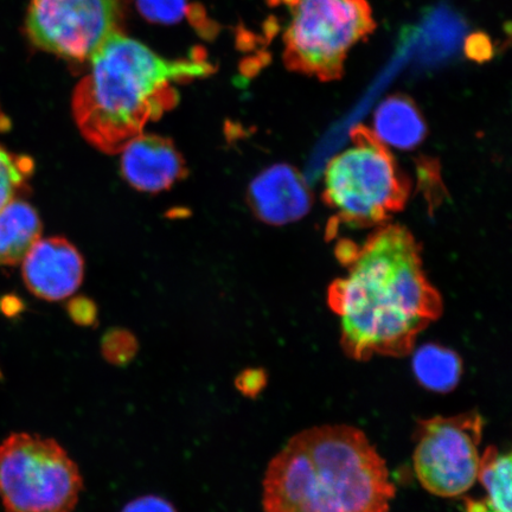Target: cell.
Wrapping results in <instances>:
<instances>
[{
    "instance_id": "17",
    "label": "cell",
    "mask_w": 512,
    "mask_h": 512,
    "mask_svg": "<svg viewBox=\"0 0 512 512\" xmlns=\"http://www.w3.org/2000/svg\"><path fill=\"white\" fill-rule=\"evenodd\" d=\"M138 341L132 332L123 329L108 331L102 338L101 352L113 366L124 367L138 354Z\"/></svg>"
},
{
    "instance_id": "16",
    "label": "cell",
    "mask_w": 512,
    "mask_h": 512,
    "mask_svg": "<svg viewBox=\"0 0 512 512\" xmlns=\"http://www.w3.org/2000/svg\"><path fill=\"white\" fill-rule=\"evenodd\" d=\"M35 164L28 156L16 155L0 145V209L27 191Z\"/></svg>"
},
{
    "instance_id": "6",
    "label": "cell",
    "mask_w": 512,
    "mask_h": 512,
    "mask_svg": "<svg viewBox=\"0 0 512 512\" xmlns=\"http://www.w3.org/2000/svg\"><path fill=\"white\" fill-rule=\"evenodd\" d=\"M82 490L78 464L55 439L21 432L0 444L5 512H74Z\"/></svg>"
},
{
    "instance_id": "2",
    "label": "cell",
    "mask_w": 512,
    "mask_h": 512,
    "mask_svg": "<svg viewBox=\"0 0 512 512\" xmlns=\"http://www.w3.org/2000/svg\"><path fill=\"white\" fill-rule=\"evenodd\" d=\"M265 512H388L387 464L362 431L319 426L294 435L267 466Z\"/></svg>"
},
{
    "instance_id": "7",
    "label": "cell",
    "mask_w": 512,
    "mask_h": 512,
    "mask_svg": "<svg viewBox=\"0 0 512 512\" xmlns=\"http://www.w3.org/2000/svg\"><path fill=\"white\" fill-rule=\"evenodd\" d=\"M483 430L484 419L477 412L418 422L414 471L430 494L453 498L472 488L478 478Z\"/></svg>"
},
{
    "instance_id": "11",
    "label": "cell",
    "mask_w": 512,
    "mask_h": 512,
    "mask_svg": "<svg viewBox=\"0 0 512 512\" xmlns=\"http://www.w3.org/2000/svg\"><path fill=\"white\" fill-rule=\"evenodd\" d=\"M248 203L260 220L280 226L302 219L311 207V196L298 172L279 164L249 185Z\"/></svg>"
},
{
    "instance_id": "15",
    "label": "cell",
    "mask_w": 512,
    "mask_h": 512,
    "mask_svg": "<svg viewBox=\"0 0 512 512\" xmlns=\"http://www.w3.org/2000/svg\"><path fill=\"white\" fill-rule=\"evenodd\" d=\"M412 364L416 380L433 392H451L462 379V358L457 352L439 344L422 345L415 351Z\"/></svg>"
},
{
    "instance_id": "9",
    "label": "cell",
    "mask_w": 512,
    "mask_h": 512,
    "mask_svg": "<svg viewBox=\"0 0 512 512\" xmlns=\"http://www.w3.org/2000/svg\"><path fill=\"white\" fill-rule=\"evenodd\" d=\"M22 264L25 286L48 302L72 296L79 290L85 273L82 255L63 238L38 240Z\"/></svg>"
},
{
    "instance_id": "18",
    "label": "cell",
    "mask_w": 512,
    "mask_h": 512,
    "mask_svg": "<svg viewBox=\"0 0 512 512\" xmlns=\"http://www.w3.org/2000/svg\"><path fill=\"white\" fill-rule=\"evenodd\" d=\"M140 12L153 22L175 23L187 12V0H137Z\"/></svg>"
},
{
    "instance_id": "10",
    "label": "cell",
    "mask_w": 512,
    "mask_h": 512,
    "mask_svg": "<svg viewBox=\"0 0 512 512\" xmlns=\"http://www.w3.org/2000/svg\"><path fill=\"white\" fill-rule=\"evenodd\" d=\"M121 152V174L139 191L168 190L188 175L181 152L169 138L142 133Z\"/></svg>"
},
{
    "instance_id": "19",
    "label": "cell",
    "mask_w": 512,
    "mask_h": 512,
    "mask_svg": "<svg viewBox=\"0 0 512 512\" xmlns=\"http://www.w3.org/2000/svg\"><path fill=\"white\" fill-rule=\"evenodd\" d=\"M236 389L247 398H256L267 386V374L264 369H246L236 377Z\"/></svg>"
},
{
    "instance_id": "12",
    "label": "cell",
    "mask_w": 512,
    "mask_h": 512,
    "mask_svg": "<svg viewBox=\"0 0 512 512\" xmlns=\"http://www.w3.org/2000/svg\"><path fill=\"white\" fill-rule=\"evenodd\" d=\"M373 132L383 144L400 150H412L426 137V123L414 102L393 95L381 102L374 115Z\"/></svg>"
},
{
    "instance_id": "13",
    "label": "cell",
    "mask_w": 512,
    "mask_h": 512,
    "mask_svg": "<svg viewBox=\"0 0 512 512\" xmlns=\"http://www.w3.org/2000/svg\"><path fill=\"white\" fill-rule=\"evenodd\" d=\"M42 221L30 203L16 200L0 209V266L21 264L40 240Z\"/></svg>"
},
{
    "instance_id": "14",
    "label": "cell",
    "mask_w": 512,
    "mask_h": 512,
    "mask_svg": "<svg viewBox=\"0 0 512 512\" xmlns=\"http://www.w3.org/2000/svg\"><path fill=\"white\" fill-rule=\"evenodd\" d=\"M511 454L495 446L480 458L478 479L486 491L483 499H466V512H511Z\"/></svg>"
},
{
    "instance_id": "1",
    "label": "cell",
    "mask_w": 512,
    "mask_h": 512,
    "mask_svg": "<svg viewBox=\"0 0 512 512\" xmlns=\"http://www.w3.org/2000/svg\"><path fill=\"white\" fill-rule=\"evenodd\" d=\"M348 273L329 290L341 319L344 354L355 361L412 354L416 337L443 313L428 283L420 248L407 229L384 227L361 248L339 246Z\"/></svg>"
},
{
    "instance_id": "21",
    "label": "cell",
    "mask_w": 512,
    "mask_h": 512,
    "mask_svg": "<svg viewBox=\"0 0 512 512\" xmlns=\"http://www.w3.org/2000/svg\"><path fill=\"white\" fill-rule=\"evenodd\" d=\"M68 312L76 324L91 326L96 322L95 304L87 298L74 299L68 306Z\"/></svg>"
},
{
    "instance_id": "3",
    "label": "cell",
    "mask_w": 512,
    "mask_h": 512,
    "mask_svg": "<svg viewBox=\"0 0 512 512\" xmlns=\"http://www.w3.org/2000/svg\"><path fill=\"white\" fill-rule=\"evenodd\" d=\"M75 89L73 111L83 137L96 149L119 153L149 121L178 104L174 83L204 78L202 59L168 60L130 37L114 34L91 60Z\"/></svg>"
},
{
    "instance_id": "4",
    "label": "cell",
    "mask_w": 512,
    "mask_h": 512,
    "mask_svg": "<svg viewBox=\"0 0 512 512\" xmlns=\"http://www.w3.org/2000/svg\"><path fill=\"white\" fill-rule=\"evenodd\" d=\"M351 139V146L326 168L325 202L343 223L376 226L405 206L408 183L373 132L358 126Z\"/></svg>"
},
{
    "instance_id": "5",
    "label": "cell",
    "mask_w": 512,
    "mask_h": 512,
    "mask_svg": "<svg viewBox=\"0 0 512 512\" xmlns=\"http://www.w3.org/2000/svg\"><path fill=\"white\" fill-rule=\"evenodd\" d=\"M290 12L285 66L320 81L342 78L351 48L376 29L368 0H283Z\"/></svg>"
},
{
    "instance_id": "20",
    "label": "cell",
    "mask_w": 512,
    "mask_h": 512,
    "mask_svg": "<svg viewBox=\"0 0 512 512\" xmlns=\"http://www.w3.org/2000/svg\"><path fill=\"white\" fill-rule=\"evenodd\" d=\"M121 512H177V510L165 498L147 495L133 499Z\"/></svg>"
},
{
    "instance_id": "8",
    "label": "cell",
    "mask_w": 512,
    "mask_h": 512,
    "mask_svg": "<svg viewBox=\"0 0 512 512\" xmlns=\"http://www.w3.org/2000/svg\"><path fill=\"white\" fill-rule=\"evenodd\" d=\"M120 18V0H30L25 31L36 48L83 62L119 32Z\"/></svg>"
}]
</instances>
